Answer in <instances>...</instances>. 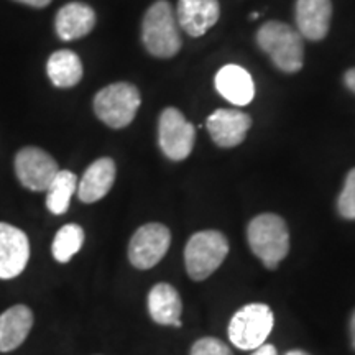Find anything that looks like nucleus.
Returning <instances> with one entry per match:
<instances>
[{
	"label": "nucleus",
	"mask_w": 355,
	"mask_h": 355,
	"mask_svg": "<svg viewBox=\"0 0 355 355\" xmlns=\"http://www.w3.org/2000/svg\"><path fill=\"white\" fill-rule=\"evenodd\" d=\"M350 336H352V344L355 347V311L352 314V319H350Z\"/></svg>",
	"instance_id": "nucleus-27"
},
{
	"label": "nucleus",
	"mask_w": 355,
	"mask_h": 355,
	"mask_svg": "<svg viewBox=\"0 0 355 355\" xmlns=\"http://www.w3.org/2000/svg\"><path fill=\"white\" fill-rule=\"evenodd\" d=\"M257 43L285 73H296L303 68V37L293 26L283 21H266L257 32Z\"/></svg>",
	"instance_id": "nucleus-1"
},
{
	"label": "nucleus",
	"mask_w": 355,
	"mask_h": 355,
	"mask_svg": "<svg viewBox=\"0 0 355 355\" xmlns=\"http://www.w3.org/2000/svg\"><path fill=\"white\" fill-rule=\"evenodd\" d=\"M275 318L268 306L263 303L247 304L230 319L229 339L235 347L255 350L268 339Z\"/></svg>",
	"instance_id": "nucleus-6"
},
{
	"label": "nucleus",
	"mask_w": 355,
	"mask_h": 355,
	"mask_svg": "<svg viewBox=\"0 0 355 355\" xmlns=\"http://www.w3.org/2000/svg\"><path fill=\"white\" fill-rule=\"evenodd\" d=\"M141 40L153 56L171 58L180 51V25L170 2L158 0L146 10L141 24Z\"/></svg>",
	"instance_id": "nucleus-2"
},
{
	"label": "nucleus",
	"mask_w": 355,
	"mask_h": 355,
	"mask_svg": "<svg viewBox=\"0 0 355 355\" xmlns=\"http://www.w3.org/2000/svg\"><path fill=\"white\" fill-rule=\"evenodd\" d=\"M15 2L25 3V6H30L35 8H43V7H46L51 0H15Z\"/></svg>",
	"instance_id": "nucleus-25"
},
{
	"label": "nucleus",
	"mask_w": 355,
	"mask_h": 355,
	"mask_svg": "<svg viewBox=\"0 0 355 355\" xmlns=\"http://www.w3.org/2000/svg\"><path fill=\"white\" fill-rule=\"evenodd\" d=\"M217 92L234 105H247L255 97V83L242 66L227 64L216 74Z\"/></svg>",
	"instance_id": "nucleus-14"
},
{
	"label": "nucleus",
	"mask_w": 355,
	"mask_h": 355,
	"mask_svg": "<svg viewBox=\"0 0 355 355\" xmlns=\"http://www.w3.org/2000/svg\"><path fill=\"white\" fill-rule=\"evenodd\" d=\"M96 25V12L86 3L71 2L58 12L55 26L58 37L64 42L86 37Z\"/></svg>",
	"instance_id": "nucleus-17"
},
{
	"label": "nucleus",
	"mask_w": 355,
	"mask_h": 355,
	"mask_svg": "<svg viewBox=\"0 0 355 355\" xmlns=\"http://www.w3.org/2000/svg\"><path fill=\"white\" fill-rule=\"evenodd\" d=\"M78 191V176L68 170H60L46 189V207L51 214L61 216L68 211L71 198Z\"/></svg>",
	"instance_id": "nucleus-20"
},
{
	"label": "nucleus",
	"mask_w": 355,
	"mask_h": 355,
	"mask_svg": "<svg viewBox=\"0 0 355 355\" xmlns=\"http://www.w3.org/2000/svg\"><path fill=\"white\" fill-rule=\"evenodd\" d=\"M229 254L227 237L219 230L196 232L186 243L184 261L188 275L196 282L209 278Z\"/></svg>",
	"instance_id": "nucleus-4"
},
{
	"label": "nucleus",
	"mask_w": 355,
	"mask_h": 355,
	"mask_svg": "<svg viewBox=\"0 0 355 355\" xmlns=\"http://www.w3.org/2000/svg\"><path fill=\"white\" fill-rule=\"evenodd\" d=\"M219 17L220 7L217 0H180L178 2V25L189 37H202L217 24Z\"/></svg>",
	"instance_id": "nucleus-12"
},
{
	"label": "nucleus",
	"mask_w": 355,
	"mask_h": 355,
	"mask_svg": "<svg viewBox=\"0 0 355 355\" xmlns=\"http://www.w3.org/2000/svg\"><path fill=\"white\" fill-rule=\"evenodd\" d=\"M115 163L112 158H99L87 168L81 181H78V196L83 202L101 201L112 189L115 181Z\"/></svg>",
	"instance_id": "nucleus-16"
},
{
	"label": "nucleus",
	"mask_w": 355,
	"mask_h": 355,
	"mask_svg": "<svg viewBox=\"0 0 355 355\" xmlns=\"http://www.w3.org/2000/svg\"><path fill=\"white\" fill-rule=\"evenodd\" d=\"M286 355H309V354L304 352V350H291V352H288Z\"/></svg>",
	"instance_id": "nucleus-28"
},
{
	"label": "nucleus",
	"mask_w": 355,
	"mask_h": 355,
	"mask_svg": "<svg viewBox=\"0 0 355 355\" xmlns=\"http://www.w3.org/2000/svg\"><path fill=\"white\" fill-rule=\"evenodd\" d=\"M196 130L193 123L175 107H168L159 115L158 144L162 152L173 162H181L193 152Z\"/></svg>",
	"instance_id": "nucleus-7"
},
{
	"label": "nucleus",
	"mask_w": 355,
	"mask_h": 355,
	"mask_svg": "<svg viewBox=\"0 0 355 355\" xmlns=\"http://www.w3.org/2000/svg\"><path fill=\"white\" fill-rule=\"evenodd\" d=\"M140 102V92L135 86L128 83H115L97 92L94 110L105 125L123 128L135 119Z\"/></svg>",
	"instance_id": "nucleus-5"
},
{
	"label": "nucleus",
	"mask_w": 355,
	"mask_h": 355,
	"mask_svg": "<svg viewBox=\"0 0 355 355\" xmlns=\"http://www.w3.org/2000/svg\"><path fill=\"white\" fill-rule=\"evenodd\" d=\"M337 209L339 214L345 219L355 220V168L345 178V184L343 193H340L339 201H337Z\"/></svg>",
	"instance_id": "nucleus-22"
},
{
	"label": "nucleus",
	"mask_w": 355,
	"mask_h": 355,
	"mask_svg": "<svg viewBox=\"0 0 355 355\" xmlns=\"http://www.w3.org/2000/svg\"><path fill=\"white\" fill-rule=\"evenodd\" d=\"M332 17L331 0H298L296 2V25L303 38L319 42L329 32Z\"/></svg>",
	"instance_id": "nucleus-13"
},
{
	"label": "nucleus",
	"mask_w": 355,
	"mask_h": 355,
	"mask_svg": "<svg viewBox=\"0 0 355 355\" xmlns=\"http://www.w3.org/2000/svg\"><path fill=\"white\" fill-rule=\"evenodd\" d=\"M148 313L155 322L162 326L181 327V313L183 301L180 293L168 283H158L150 290L148 295Z\"/></svg>",
	"instance_id": "nucleus-18"
},
{
	"label": "nucleus",
	"mask_w": 355,
	"mask_h": 355,
	"mask_svg": "<svg viewBox=\"0 0 355 355\" xmlns=\"http://www.w3.org/2000/svg\"><path fill=\"white\" fill-rule=\"evenodd\" d=\"M191 355H234L225 343L214 337H204L194 343Z\"/></svg>",
	"instance_id": "nucleus-23"
},
{
	"label": "nucleus",
	"mask_w": 355,
	"mask_h": 355,
	"mask_svg": "<svg viewBox=\"0 0 355 355\" xmlns=\"http://www.w3.org/2000/svg\"><path fill=\"white\" fill-rule=\"evenodd\" d=\"M60 171L56 159L37 146H25L15 157V173L30 191H46Z\"/></svg>",
	"instance_id": "nucleus-9"
},
{
	"label": "nucleus",
	"mask_w": 355,
	"mask_h": 355,
	"mask_svg": "<svg viewBox=\"0 0 355 355\" xmlns=\"http://www.w3.org/2000/svg\"><path fill=\"white\" fill-rule=\"evenodd\" d=\"M207 130L211 139L222 148H232L245 140L248 128L252 125L250 117L241 110L219 109L207 119Z\"/></svg>",
	"instance_id": "nucleus-11"
},
{
	"label": "nucleus",
	"mask_w": 355,
	"mask_h": 355,
	"mask_svg": "<svg viewBox=\"0 0 355 355\" xmlns=\"http://www.w3.org/2000/svg\"><path fill=\"white\" fill-rule=\"evenodd\" d=\"M171 243V232L158 222L141 225L128 243V260L139 270L153 268L166 255Z\"/></svg>",
	"instance_id": "nucleus-8"
},
{
	"label": "nucleus",
	"mask_w": 355,
	"mask_h": 355,
	"mask_svg": "<svg viewBox=\"0 0 355 355\" xmlns=\"http://www.w3.org/2000/svg\"><path fill=\"white\" fill-rule=\"evenodd\" d=\"M345 84H347L350 91L355 92V68L349 69L347 73H345Z\"/></svg>",
	"instance_id": "nucleus-26"
},
{
	"label": "nucleus",
	"mask_w": 355,
	"mask_h": 355,
	"mask_svg": "<svg viewBox=\"0 0 355 355\" xmlns=\"http://www.w3.org/2000/svg\"><path fill=\"white\" fill-rule=\"evenodd\" d=\"M33 311L25 304H15L0 314V352L19 349L33 327Z\"/></svg>",
	"instance_id": "nucleus-15"
},
{
	"label": "nucleus",
	"mask_w": 355,
	"mask_h": 355,
	"mask_svg": "<svg viewBox=\"0 0 355 355\" xmlns=\"http://www.w3.org/2000/svg\"><path fill=\"white\" fill-rule=\"evenodd\" d=\"M84 243V230L78 224H66L58 230L51 245V254L60 263H68L81 250Z\"/></svg>",
	"instance_id": "nucleus-21"
},
{
	"label": "nucleus",
	"mask_w": 355,
	"mask_h": 355,
	"mask_svg": "<svg viewBox=\"0 0 355 355\" xmlns=\"http://www.w3.org/2000/svg\"><path fill=\"white\" fill-rule=\"evenodd\" d=\"M252 355H278L277 349L272 344H261L260 347H257Z\"/></svg>",
	"instance_id": "nucleus-24"
},
{
	"label": "nucleus",
	"mask_w": 355,
	"mask_h": 355,
	"mask_svg": "<svg viewBox=\"0 0 355 355\" xmlns=\"http://www.w3.org/2000/svg\"><path fill=\"white\" fill-rule=\"evenodd\" d=\"M30 260V241L24 230L0 222V279L17 278Z\"/></svg>",
	"instance_id": "nucleus-10"
},
{
	"label": "nucleus",
	"mask_w": 355,
	"mask_h": 355,
	"mask_svg": "<svg viewBox=\"0 0 355 355\" xmlns=\"http://www.w3.org/2000/svg\"><path fill=\"white\" fill-rule=\"evenodd\" d=\"M248 245L266 268H277L290 252V232L277 214H260L248 224Z\"/></svg>",
	"instance_id": "nucleus-3"
},
{
	"label": "nucleus",
	"mask_w": 355,
	"mask_h": 355,
	"mask_svg": "<svg viewBox=\"0 0 355 355\" xmlns=\"http://www.w3.org/2000/svg\"><path fill=\"white\" fill-rule=\"evenodd\" d=\"M48 78L56 87L76 86L83 78V63L74 51L60 50L53 53L46 64Z\"/></svg>",
	"instance_id": "nucleus-19"
},
{
	"label": "nucleus",
	"mask_w": 355,
	"mask_h": 355,
	"mask_svg": "<svg viewBox=\"0 0 355 355\" xmlns=\"http://www.w3.org/2000/svg\"><path fill=\"white\" fill-rule=\"evenodd\" d=\"M259 17H260V13H252L250 19H259Z\"/></svg>",
	"instance_id": "nucleus-29"
}]
</instances>
